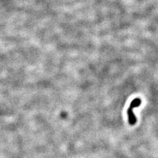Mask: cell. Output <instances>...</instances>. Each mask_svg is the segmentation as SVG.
I'll use <instances>...</instances> for the list:
<instances>
[{
  "label": "cell",
  "mask_w": 158,
  "mask_h": 158,
  "mask_svg": "<svg viewBox=\"0 0 158 158\" xmlns=\"http://www.w3.org/2000/svg\"><path fill=\"white\" fill-rule=\"evenodd\" d=\"M142 103V100L141 99L139 98H135L133 100L131 104L129 107L128 108L127 110V114H128V123L131 125H134L136 124V123L137 121L135 115V113L133 112V110L135 107H139Z\"/></svg>",
  "instance_id": "obj_1"
}]
</instances>
